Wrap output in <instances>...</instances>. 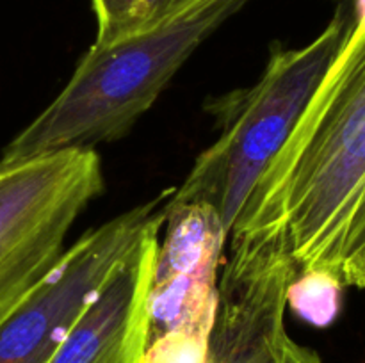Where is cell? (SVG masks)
I'll list each match as a JSON object with an SVG mask.
<instances>
[{
  "mask_svg": "<svg viewBox=\"0 0 365 363\" xmlns=\"http://www.w3.org/2000/svg\"><path fill=\"white\" fill-rule=\"evenodd\" d=\"M342 7L341 48L232 230H284L299 273L339 280L365 244V0Z\"/></svg>",
  "mask_w": 365,
  "mask_h": 363,
  "instance_id": "6da1fadb",
  "label": "cell"
},
{
  "mask_svg": "<svg viewBox=\"0 0 365 363\" xmlns=\"http://www.w3.org/2000/svg\"><path fill=\"white\" fill-rule=\"evenodd\" d=\"M252 0H198L157 27L91 46L63 91L4 148L0 162H20L121 137L191 53Z\"/></svg>",
  "mask_w": 365,
  "mask_h": 363,
  "instance_id": "7a4b0ae2",
  "label": "cell"
},
{
  "mask_svg": "<svg viewBox=\"0 0 365 363\" xmlns=\"http://www.w3.org/2000/svg\"><path fill=\"white\" fill-rule=\"evenodd\" d=\"M346 27L348 13L337 6L330 23L305 46L273 50L257 84L223 103L220 137L200 153L166 205L207 203L220 214L230 237L250 194L341 48Z\"/></svg>",
  "mask_w": 365,
  "mask_h": 363,
  "instance_id": "3957f363",
  "label": "cell"
},
{
  "mask_svg": "<svg viewBox=\"0 0 365 363\" xmlns=\"http://www.w3.org/2000/svg\"><path fill=\"white\" fill-rule=\"evenodd\" d=\"M102 189L93 148L0 162V322L59 262L68 231Z\"/></svg>",
  "mask_w": 365,
  "mask_h": 363,
  "instance_id": "277c9868",
  "label": "cell"
},
{
  "mask_svg": "<svg viewBox=\"0 0 365 363\" xmlns=\"http://www.w3.org/2000/svg\"><path fill=\"white\" fill-rule=\"evenodd\" d=\"M217 285L207 363H323L289 337L287 292L299 269L284 230L241 231Z\"/></svg>",
  "mask_w": 365,
  "mask_h": 363,
  "instance_id": "5b68a950",
  "label": "cell"
},
{
  "mask_svg": "<svg viewBox=\"0 0 365 363\" xmlns=\"http://www.w3.org/2000/svg\"><path fill=\"white\" fill-rule=\"evenodd\" d=\"M160 214L159 199L120 214L63 253L0 322V363H46L118 260Z\"/></svg>",
  "mask_w": 365,
  "mask_h": 363,
  "instance_id": "8992f818",
  "label": "cell"
},
{
  "mask_svg": "<svg viewBox=\"0 0 365 363\" xmlns=\"http://www.w3.org/2000/svg\"><path fill=\"white\" fill-rule=\"evenodd\" d=\"M160 212L121 256L46 363H143Z\"/></svg>",
  "mask_w": 365,
  "mask_h": 363,
  "instance_id": "52a82bcc",
  "label": "cell"
},
{
  "mask_svg": "<svg viewBox=\"0 0 365 363\" xmlns=\"http://www.w3.org/2000/svg\"><path fill=\"white\" fill-rule=\"evenodd\" d=\"M166 235L157 246L152 280L168 276L216 278L228 233L216 209L202 201L164 205Z\"/></svg>",
  "mask_w": 365,
  "mask_h": 363,
  "instance_id": "ba28073f",
  "label": "cell"
},
{
  "mask_svg": "<svg viewBox=\"0 0 365 363\" xmlns=\"http://www.w3.org/2000/svg\"><path fill=\"white\" fill-rule=\"evenodd\" d=\"M217 283L212 276H168L152 280L148 292V338L171 331L210 337L217 312Z\"/></svg>",
  "mask_w": 365,
  "mask_h": 363,
  "instance_id": "9c48e42d",
  "label": "cell"
},
{
  "mask_svg": "<svg viewBox=\"0 0 365 363\" xmlns=\"http://www.w3.org/2000/svg\"><path fill=\"white\" fill-rule=\"evenodd\" d=\"M198 0H91L96 18L93 46L114 41L157 27Z\"/></svg>",
  "mask_w": 365,
  "mask_h": 363,
  "instance_id": "30bf717a",
  "label": "cell"
},
{
  "mask_svg": "<svg viewBox=\"0 0 365 363\" xmlns=\"http://www.w3.org/2000/svg\"><path fill=\"white\" fill-rule=\"evenodd\" d=\"M342 281L323 270L298 273L287 292V305L305 322L327 327L337 319L341 310Z\"/></svg>",
  "mask_w": 365,
  "mask_h": 363,
  "instance_id": "8fae6325",
  "label": "cell"
},
{
  "mask_svg": "<svg viewBox=\"0 0 365 363\" xmlns=\"http://www.w3.org/2000/svg\"><path fill=\"white\" fill-rule=\"evenodd\" d=\"M209 338L184 331L164 333L146 342L143 363H207Z\"/></svg>",
  "mask_w": 365,
  "mask_h": 363,
  "instance_id": "7c38bea8",
  "label": "cell"
},
{
  "mask_svg": "<svg viewBox=\"0 0 365 363\" xmlns=\"http://www.w3.org/2000/svg\"><path fill=\"white\" fill-rule=\"evenodd\" d=\"M342 285L365 288V244L355 255L349 256L341 269Z\"/></svg>",
  "mask_w": 365,
  "mask_h": 363,
  "instance_id": "4fadbf2b",
  "label": "cell"
},
{
  "mask_svg": "<svg viewBox=\"0 0 365 363\" xmlns=\"http://www.w3.org/2000/svg\"><path fill=\"white\" fill-rule=\"evenodd\" d=\"M331 2H335V4H337V6H342V4H348L349 0H331Z\"/></svg>",
  "mask_w": 365,
  "mask_h": 363,
  "instance_id": "5bb4252c",
  "label": "cell"
}]
</instances>
